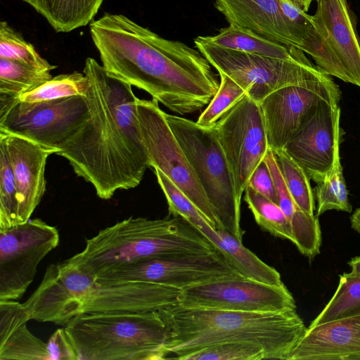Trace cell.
<instances>
[{
    "mask_svg": "<svg viewBox=\"0 0 360 360\" xmlns=\"http://www.w3.org/2000/svg\"><path fill=\"white\" fill-rule=\"evenodd\" d=\"M155 100L137 99L136 112L151 168L158 169L193 203L209 224L220 229L195 172Z\"/></svg>",
    "mask_w": 360,
    "mask_h": 360,
    "instance_id": "ba28073f",
    "label": "cell"
},
{
    "mask_svg": "<svg viewBox=\"0 0 360 360\" xmlns=\"http://www.w3.org/2000/svg\"><path fill=\"white\" fill-rule=\"evenodd\" d=\"M219 47L286 60H302L307 57L302 51L262 37L252 31L229 25L214 36L204 37Z\"/></svg>",
    "mask_w": 360,
    "mask_h": 360,
    "instance_id": "603a6c76",
    "label": "cell"
},
{
    "mask_svg": "<svg viewBox=\"0 0 360 360\" xmlns=\"http://www.w3.org/2000/svg\"><path fill=\"white\" fill-rule=\"evenodd\" d=\"M339 101L333 98L316 106L283 149L316 183L330 172L340 153Z\"/></svg>",
    "mask_w": 360,
    "mask_h": 360,
    "instance_id": "9a60e30c",
    "label": "cell"
},
{
    "mask_svg": "<svg viewBox=\"0 0 360 360\" xmlns=\"http://www.w3.org/2000/svg\"><path fill=\"white\" fill-rule=\"evenodd\" d=\"M248 185L278 205L273 178L268 166L264 160L253 171Z\"/></svg>",
    "mask_w": 360,
    "mask_h": 360,
    "instance_id": "f35d334b",
    "label": "cell"
},
{
    "mask_svg": "<svg viewBox=\"0 0 360 360\" xmlns=\"http://www.w3.org/2000/svg\"><path fill=\"white\" fill-rule=\"evenodd\" d=\"M266 359L264 349L247 342H224L191 352L181 360H261Z\"/></svg>",
    "mask_w": 360,
    "mask_h": 360,
    "instance_id": "e575fe53",
    "label": "cell"
},
{
    "mask_svg": "<svg viewBox=\"0 0 360 360\" xmlns=\"http://www.w3.org/2000/svg\"><path fill=\"white\" fill-rule=\"evenodd\" d=\"M59 241L56 227L40 219L0 229V300L20 299Z\"/></svg>",
    "mask_w": 360,
    "mask_h": 360,
    "instance_id": "30bf717a",
    "label": "cell"
},
{
    "mask_svg": "<svg viewBox=\"0 0 360 360\" xmlns=\"http://www.w3.org/2000/svg\"><path fill=\"white\" fill-rule=\"evenodd\" d=\"M41 14L56 32H70L86 26L104 0H22Z\"/></svg>",
    "mask_w": 360,
    "mask_h": 360,
    "instance_id": "cb8c5ba5",
    "label": "cell"
},
{
    "mask_svg": "<svg viewBox=\"0 0 360 360\" xmlns=\"http://www.w3.org/2000/svg\"><path fill=\"white\" fill-rule=\"evenodd\" d=\"M6 143L18 191V224L30 219L46 191L47 158L56 151L25 137L0 131Z\"/></svg>",
    "mask_w": 360,
    "mask_h": 360,
    "instance_id": "ac0fdd59",
    "label": "cell"
},
{
    "mask_svg": "<svg viewBox=\"0 0 360 360\" xmlns=\"http://www.w3.org/2000/svg\"><path fill=\"white\" fill-rule=\"evenodd\" d=\"M83 73L89 82L88 116L56 155L91 184L103 200L117 190L138 186L151 168L131 85L87 58Z\"/></svg>",
    "mask_w": 360,
    "mask_h": 360,
    "instance_id": "7a4b0ae2",
    "label": "cell"
},
{
    "mask_svg": "<svg viewBox=\"0 0 360 360\" xmlns=\"http://www.w3.org/2000/svg\"><path fill=\"white\" fill-rule=\"evenodd\" d=\"M159 313L167 330L165 359L181 360L213 345L247 342L261 347L266 359L288 360L307 329L296 309L248 312L186 308L177 304Z\"/></svg>",
    "mask_w": 360,
    "mask_h": 360,
    "instance_id": "3957f363",
    "label": "cell"
},
{
    "mask_svg": "<svg viewBox=\"0 0 360 360\" xmlns=\"http://www.w3.org/2000/svg\"><path fill=\"white\" fill-rule=\"evenodd\" d=\"M165 117L195 172L220 229L243 241L245 231L240 226V201L214 124L200 125L167 113Z\"/></svg>",
    "mask_w": 360,
    "mask_h": 360,
    "instance_id": "8992f818",
    "label": "cell"
},
{
    "mask_svg": "<svg viewBox=\"0 0 360 360\" xmlns=\"http://www.w3.org/2000/svg\"><path fill=\"white\" fill-rule=\"evenodd\" d=\"M339 86L326 75L281 88L259 103L269 148L282 150L308 115L320 103L340 98Z\"/></svg>",
    "mask_w": 360,
    "mask_h": 360,
    "instance_id": "5bb4252c",
    "label": "cell"
},
{
    "mask_svg": "<svg viewBox=\"0 0 360 360\" xmlns=\"http://www.w3.org/2000/svg\"><path fill=\"white\" fill-rule=\"evenodd\" d=\"M49 360L47 345L25 324L0 347V360Z\"/></svg>",
    "mask_w": 360,
    "mask_h": 360,
    "instance_id": "d6a6232c",
    "label": "cell"
},
{
    "mask_svg": "<svg viewBox=\"0 0 360 360\" xmlns=\"http://www.w3.org/2000/svg\"><path fill=\"white\" fill-rule=\"evenodd\" d=\"M360 315V276L349 273L340 275L336 290L309 327L340 319Z\"/></svg>",
    "mask_w": 360,
    "mask_h": 360,
    "instance_id": "484cf974",
    "label": "cell"
},
{
    "mask_svg": "<svg viewBox=\"0 0 360 360\" xmlns=\"http://www.w3.org/2000/svg\"><path fill=\"white\" fill-rule=\"evenodd\" d=\"M90 34L109 73L175 113L207 107L219 87L211 64L199 51L165 39L122 14L106 13L93 20Z\"/></svg>",
    "mask_w": 360,
    "mask_h": 360,
    "instance_id": "6da1fadb",
    "label": "cell"
},
{
    "mask_svg": "<svg viewBox=\"0 0 360 360\" xmlns=\"http://www.w3.org/2000/svg\"><path fill=\"white\" fill-rule=\"evenodd\" d=\"M178 304L194 309L248 312H276L296 309L285 287L271 285L245 278L222 279L181 290Z\"/></svg>",
    "mask_w": 360,
    "mask_h": 360,
    "instance_id": "4fadbf2b",
    "label": "cell"
},
{
    "mask_svg": "<svg viewBox=\"0 0 360 360\" xmlns=\"http://www.w3.org/2000/svg\"><path fill=\"white\" fill-rule=\"evenodd\" d=\"M94 285V277L68 259L53 263L23 305L31 320L65 326L81 313Z\"/></svg>",
    "mask_w": 360,
    "mask_h": 360,
    "instance_id": "2e32d148",
    "label": "cell"
},
{
    "mask_svg": "<svg viewBox=\"0 0 360 360\" xmlns=\"http://www.w3.org/2000/svg\"><path fill=\"white\" fill-rule=\"evenodd\" d=\"M180 293L178 288L153 282L95 280L80 314L159 311L177 304Z\"/></svg>",
    "mask_w": 360,
    "mask_h": 360,
    "instance_id": "e0dca14e",
    "label": "cell"
},
{
    "mask_svg": "<svg viewBox=\"0 0 360 360\" xmlns=\"http://www.w3.org/2000/svg\"><path fill=\"white\" fill-rule=\"evenodd\" d=\"M0 58L8 59L41 70L52 71L50 64L37 51L34 46L6 21L0 22Z\"/></svg>",
    "mask_w": 360,
    "mask_h": 360,
    "instance_id": "4dcf8cb0",
    "label": "cell"
},
{
    "mask_svg": "<svg viewBox=\"0 0 360 360\" xmlns=\"http://www.w3.org/2000/svg\"><path fill=\"white\" fill-rule=\"evenodd\" d=\"M219 75V87L196 121L200 125L214 124L247 94L246 91L233 79L224 73Z\"/></svg>",
    "mask_w": 360,
    "mask_h": 360,
    "instance_id": "836d02e7",
    "label": "cell"
},
{
    "mask_svg": "<svg viewBox=\"0 0 360 360\" xmlns=\"http://www.w3.org/2000/svg\"><path fill=\"white\" fill-rule=\"evenodd\" d=\"M312 24L339 60L353 84L360 87V37L347 0H316Z\"/></svg>",
    "mask_w": 360,
    "mask_h": 360,
    "instance_id": "ffe728a7",
    "label": "cell"
},
{
    "mask_svg": "<svg viewBox=\"0 0 360 360\" xmlns=\"http://www.w3.org/2000/svg\"><path fill=\"white\" fill-rule=\"evenodd\" d=\"M351 268L350 273L353 275L360 276V256L354 257L348 262Z\"/></svg>",
    "mask_w": 360,
    "mask_h": 360,
    "instance_id": "ab89813d",
    "label": "cell"
},
{
    "mask_svg": "<svg viewBox=\"0 0 360 360\" xmlns=\"http://www.w3.org/2000/svg\"><path fill=\"white\" fill-rule=\"evenodd\" d=\"M89 89V82L84 73L75 71L60 74L37 89L20 96V101L39 103L66 97H85Z\"/></svg>",
    "mask_w": 360,
    "mask_h": 360,
    "instance_id": "83f0119b",
    "label": "cell"
},
{
    "mask_svg": "<svg viewBox=\"0 0 360 360\" xmlns=\"http://www.w3.org/2000/svg\"><path fill=\"white\" fill-rule=\"evenodd\" d=\"M288 360H360V315L308 327Z\"/></svg>",
    "mask_w": 360,
    "mask_h": 360,
    "instance_id": "44dd1931",
    "label": "cell"
},
{
    "mask_svg": "<svg viewBox=\"0 0 360 360\" xmlns=\"http://www.w3.org/2000/svg\"><path fill=\"white\" fill-rule=\"evenodd\" d=\"M51 70L0 58V120L20 101V96L53 78Z\"/></svg>",
    "mask_w": 360,
    "mask_h": 360,
    "instance_id": "7402d4cb",
    "label": "cell"
},
{
    "mask_svg": "<svg viewBox=\"0 0 360 360\" xmlns=\"http://www.w3.org/2000/svg\"><path fill=\"white\" fill-rule=\"evenodd\" d=\"M244 200L259 226L276 237L294 243L290 223L278 204L248 185L245 190Z\"/></svg>",
    "mask_w": 360,
    "mask_h": 360,
    "instance_id": "4316f807",
    "label": "cell"
},
{
    "mask_svg": "<svg viewBox=\"0 0 360 360\" xmlns=\"http://www.w3.org/2000/svg\"><path fill=\"white\" fill-rule=\"evenodd\" d=\"M30 320L23 303L17 300H0V347Z\"/></svg>",
    "mask_w": 360,
    "mask_h": 360,
    "instance_id": "d590c367",
    "label": "cell"
},
{
    "mask_svg": "<svg viewBox=\"0 0 360 360\" xmlns=\"http://www.w3.org/2000/svg\"><path fill=\"white\" fill-rule=\"evenodd\" d=\"M352 228L360 233V207L356 209L350 218Z\"/></svg>",
    "mask_w": 360,
    "mask_h": 360,
    "instance_id": "60d3db41",
    "label": "cell"
},
{
    "mask_svg": "<svg viewBox=\"0 0 360 360\" xmlns=\"http://www.w3.org/2000/svg\"><path fill=\"white\" fill-rule=\"evenodd\" d=\"M229 25L302 51V41L290 21L285 0H215Z\"/></svg>",
    "mask_w": 360,
    "mask_h": 360,
    "instance_id": "d6986e66",
    "label": "cell"
},
{
    "mask_svg": "<svg viewBox=\"0 0 360 360\" xmlns=\"http://www.w3.org/2000/svg\"><path fill=\"white\" fill-rule=\"evenodd\" d=\"M243 277L219 251L148 258L112 269L98 276L100 282L140 281L184 290L222 279Z\"/></svg>",
    "mask_w": 360,
    "mask_h": 360,
    "instance_id": "9c48e42d",
    "label": "cell"
},
{
    "mask_svg": "<svg viewBox=\"0 0 360 360\" xmlns=\"http://www.w3.org/2000/svg\"><path fill=\"white\" fill-rule=\"evenodd\" d=\"M264 162L268 166L277 193L278 205L288 218L299 207L292 200L287 185L278 167L273 151L269 148L264 158Z\"/></svg>",
    "mask_w": 360,
    "mask_h": 360,
    "instance_id": "8d00e7d4",
    "label": "cell"
},
{
    "mask_svg": "<svg viewBox=\"0 0 360 360\" xmlns=\"http://www.w3.org/2000/svg\"><path fill=\"white\" fill-rule=\"evenodd\" d=\"M273 153L295 203L306 213L314 214V198L307 173L283 149Z\"/></svg>",
    "mask_w": 360,
    "mask_h": 360,
    "instance_id": "f1b7e54d",
    "label": "cell"
},
{
    "mask_svg": "<svg viewBox=\"0 0 360 360\" xmlns=\"http://www.w3.org/2000/svg\"><path fill=\"white\" fill-rule=\"evenodd\" d=\"M218 250L179 215L150 219L130 217L86 239L82 251L68 259L95 278L112 269L141 259Z\"/></svg>",
    "mask_w": 360,
    "mask_h": 360,
    "instance_id": "277c9868",
    "label": "cell"
},
{
    "mask_svg": "<svg viewBox=\"0 0 360 360\" xmlns=\"http://www.w3.org/2000/svg\"><path fill=\"white\" fill-rule=\"evenodd\" d=\"M315 192L317 201L316 214L317 217L331 210L352 212L340 153L337 155L330 172L322 181L317 183Z\"/></svg>",
    "mask_w": 360,
    "mask_h": 360,
    "instance_id": "f546056e",
    "label": "cell"
},
{
    "mask_svg": "<svg viewBox=\"0 0 360 360\" xmlns=\"http://www.w3.org/2000/svg\"><path fill=\"white\" fill-rule=\"evenodd\" d=\"M214 127L231 170L237 198L241 201L251 174L269 149L259 103L246 94Z\"/></svg>",
    "mask_w": 360,
    "mask_h": 360,
    "instance_id": "8fae6325",
    "label": "cell"
},
{
    "mask_svg": "<svg viewBox=\"0 0 360 360\" xmlns=\"http://www.w3.org/2000/svg\"><path fill=\"white\" fill-rule=\"evenodd\" d=\"M194 43L219 73L233 79L258 103L284 86L328 75L307 58L286 60L227 49L210 43L204 37H197Z\"/></svg>",
    "mask_w": 360,
    "mask_h": 360,
    "instance_id": "52a82bcc",
    "label": "cell"
},
{
    "mask_svg": "<svg viewBox=\"0 0 360 360\" xmlns=\"http://www.w3.org/2000/svg\"><path fill=\"white\" fill-rule=\"evenodd\" d=\"M216 231L224 243L221 252L243 277L271 285L283 284L280 273L245 248L241 240L225 230Z\"/></svg>",
    "mask_w": 360,
    "mask_h": 360,
    "instance_id": "d4e9b609",
    "label": "cell"
},
{
    "mask_svg": "<svg viewBox=\"0 0 360 360\" xmlns=\"http://www.w3.org/2000/svg\"><path fill=\"white\" fill-rule=\"evenodd\" d=\"M79 360H162L167 338L159 311L82 313L65 327Z\"/></svg>",
    "mask_w": 360,
    "mask_h": 360,
    "instance_id": "5b68a950",
    "label": "cell"
},
{
    "mask_svg": "<svg viewBox=\"0 0 360 360\" xmlns=\"http://www.w3.org/2000/svg\"><path fill=\"white\" fill-rule=\"evenodd\" d=\"M16 182L4 140L0 138V229L18 224Z\"/></svg>",
    "mask_w": 360,
    "mask_h": 360,
    "instance_id": "1f68e13d",
    "label": "cell"
},
{
    "mask_svg": "<svg viewBox=\"0 0 360 360\" xmlns=\"http://www.w3.org/2000/svg\"><path fill=\"white\" fill-rule=\"evenodd\" d=\"M87 116L86 101L81 96L39 103L19 101L0 120V131L29 139L57 154Z\"/></svg>",
    "mask_w": 360,
    "mask_h": 360,
    "instance_id": "7c38bea8",
    "label": "cell"
},
{
    "mask_svg": "<svg viewBox=\"0 0 360 360\" xmlns=\"http://www.w3.org/2000/svg\"><path fill=\"white\" fill-rule=\"evenodd\" d=\"M49 360H79L65 328L57 329L46 342Z\"/></svg>",
    "mask_w": 360,
    "mask_h": 360,
    "instance_id": "74e56055",
    "label": "cell"
}]
</instances>
